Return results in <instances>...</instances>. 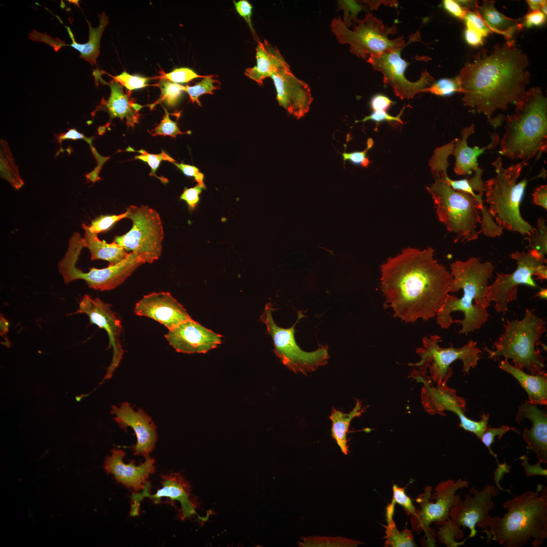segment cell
<instances>
[{"instance_id":"14","label":"cell","mask_w":547,"mask_h":547,"mask_svg":"<svg viewBox=\"0 0 547 547\" xmlns=\"http://www.w3.org/2000/svg\"><path fill=\"white\" fill-rule=\"evenodd\" d=\"M127 218L132 222L126 233L114 237L113 242L143 258L145 263L158 259L162 251L164 230L159 214L147 206L131 205Z\"/></svg>"},{"instance_id":"55","label":"cell","mask_w":547,"mask_h":547,"mask_svg":"<svg viewBox=\"0 0 547 547\" xmlns=\"http://www.w3.org/2000/svg\"><path fill=\"white\" fill-rule=\"evenodd\" d=\"M522 460L521 465L523 466L526 475L533 476L540 475L546 476L547 470L541 466V463L538 462L534 465H530L528 462V459L526 455H524L520 458Z\"/></svg>"},{"instance_id":"31","label":"cell","mask_w":547,"mask_h":547,"mask_svg":"<svg viewBox=\"0 0 547 547\" xmlns=\"http://www.w3.org/2000/svg\"><path fill=\"white\" fill-rule=\"evenodd\" d=\"M492 32L501 34L506 41L513 40V36L523 28V23L505 16L499 12L492 1H484L475 10Z\"/></svg>"},{"instance_id":"28","label":"cell","mask_w":547,"mask_h":547,"mask_svg":"<svg viewBox=\"0 0 547 547\" xmlns=\"http://www.w3.org/2000/svg\"><path fill=\"white\" fill-rule=\"evenodd\" d=\"M474 124L462 129L461 138H455L452 154L455 158L454 172L460 176L470 175L479 168L478 158L487 149L494 148L499 142V137L496 132L491 135V141L483 147H470L467 144L469 137L474 133Z\"/></svg>"},{"instance_id":"5","label":"cell","mask_w":547,"mask_h":547,"mask_svg":"<svg viewBox=\"0 0 547 547\" xmlns=\"http://www.w3.org/2000/svg\"><path fill=\"white\" fill-rule=\"evenodd\" d=\"M514 113L505 118L498 153L526 166L547 151V99L539 87L527 90Z\"/></svg>"},{"instance_id":"63","label":"cell","mask_w":547,"mask_h":547,"mask_svg":"<svg viewBox=\"0 0 547 547\" xmlns=\"http://www.w3.org/2000/svg\"><path fill=\"white\" fill-rule=\"evenodd\" d=\"M547 291L546 289H542L537 294V296H538L542 298H546Z\"/></svg>"},{"instance_id":"42","label":"cell","mask_w":547,"mask_h":547,"mask_svg":"<svg viewBox=\"0 0 547 547\" xmlns=\"http://www.w3.org/2000/svg\"><path fill=\"white\" fill-rule=\"evenodd\" d=\"M103 72L112 77L113 80L120 83L130 91L145 88L148 86V82L152 79L140 75H132L126 71H123L116 76H112L104 71Z\"/></svg>"},{"instance_id":"6","label":"cell","mask_w":547,"mask_h":547,"mask_svg":"<svg viewBox=\"0 0 547 547\" xmlns=\"http://www.w3.org/2000/svg\"><path fill=\"white\" fill-rule=\"evenodd\" d=\"M492 165L495 176L484 181L485 201L495 223L503 229L526 236L534 227L522 217L520 205L529 180H518L523 168L522 162L504 168L501 158L498 157Z\"/></svg>"},{"instance_id":"43","label":"cell","mask_w":547,"mask_h":547,"mask_svg":"<svg viewBox=\"0 0 547 547\" xmlns=\"http://www.w3.org/2000/svg\"><path fill=\"white\" fill-rule=\"evenodd\" d=\"M165 114L159 125L149 132L153 136L157 135L170 136L171 137H176L179 134L188 133L180 130L177 123L172 120L169 116V113L164 108Z\"/></svg>"},{"instance_id":"33","label":"cell","mask_w":547,"mask_h":547,"mask_svg":"<svg viewBox=\"0 0 547 547\" xmlns=\"http://www.w3.org/2000/svg\"><path fill=\"white\" fill-rule=\"evenodd\" d=\"M362 404L357 400L355 407L348 413H344L333 408L329 418L332 422L331 435L345 455L348 454L347 433L351 421L355 417H360L364 412Z\"/></svg>"},{"instance_id":"53","label":"cell","mask_w":547,"mask_h":547,"mask_svg":"<svg viewBox=\"0 0 547 547\" xmlns=\"http://www.w3.org/2000/svg\"><path fill=\"white\" fill-rule=\"evenodd\" d=\"M546 16L540 10L529 11L525 16L523 26L527 28L541 26L545 23Z\"/></svg>"},{"instance_id":"21","label":"cell","mask_w":547,"mask_h":547,"mask_svg":"<svg viewBox=\"0 0 547 547\" xmlns=\"http://www.w3.org/2000/svg\"><path fill=\"white\" fill-rule=\"evenodd\" d=\"M277 100L289 114L299 119L307 113L313 99L310 88L291 72L289 65L273 73Z\"/></svg>"},{"instance_id":"52","label":"cell","mask_w":547,"mask_h":547,"mask_svg":"<svg viewBox=\"0 0 547 547\" xmlns=\"http://www.w3.org/2000/svg\"><path fill=\"white\" fill-rule=\"evenodd\" d=\"M235 8L240 16L243 17L248 23L251 32L255 38L256 36L251 23V16L252 6L251 4L246 0H240L238 2L233 1Z\"/></svg>"},{"instance_id":"18","label":"cell","mask_w":547,"mask_h":547,"mask_svg":"<svg viewBox=\"0 0 547 547\" xmlns=\"http://www.w3.org/2000/svg\"><path fill=\"white\" fill-rule=\"evenodd\" d=\"M471 494L466 495L464 501L461 500L450 511L451 522L454 525L467 527L470 530L468 537L477 535V526L487 529L490 517L489 511L494 507L492 498L499 494V490L493 485L487 484L481 491L474 487L470 489Z\"/></svg>"},{"instance_id":"12","label":"cell","mask_w":547,"mask_h":547,"mask_svg":"<svg viewBox=\"0 0 547 547\" xmlns=\"http://www.w3.org/2000/svg\"><path fill=\"white\" fill-rule=\"evenodd\" d=\"M510 256L516 260V269L510 274L497 273L495 280L487 286L485 292L486 301L490 304L493 302L496 311L503 315L508 310L509 304L517 300L519 285L536 288L538 286L533 276L541 281L547 279L545 258H541L529 250L527 252L516 251Z\"/></svg>"},{"instance_id":"46","label":"cell","mask_w":547,"mask_h":547,"mask_svg":"<svg viewBox=\"0 0 547 547\" xmlns=\"http://www.w3.org/2000/svg\"><path fill=\"white\" fill-rule=\"evenodd\" d=\"M198 74L192 69L188 67L177 68L168 73H163L161 79H165L172 82L181 84L187 83L198 77H204Z\"/></svg>"},{"instance_id":"37","label":"cell","mask_w":547,"mask_h":547,"mask_svg":"<svg viewBox=\"0 0 547 547\" xmlns=\"http://www.w3.org/2000/svg\"><path fill=\"white\" fill-rule=\"evenodd\" d=\"M157 86L161 90L160 97L155 102L149 105L150 109L162 102L169 106H174L180 100L182 93L184 92L185 86L165 79H161Z\"/></svg>"},{"instance_id":"26","label":"cell","mask_w":547,"mask_h":547,"mask_svg":"<svg viewBox=\"0 0 547 547\" xmlns=\"http://www.w3.org/2000/svg\"><path fill=\"white\" fill-rule=\"evenodd\" d=\"M125 456L123 450L113 449L105 460L104 468L107 473L113 475L118 482L138 491L143 488L149 476L154 472V459L147 457L143 463L137 466L132 461L125 463Z\"/></svg>"},{"instance_id":"44","label":"cell","mask_w":547,"mask_h":547,"mask_svg":"<svg viewBox=\"0 0 547 547\" xmlns=\"http://www.w3.org/2000/svg\"><path fill=\"white\" fill-rule=\"evenodd\" d=\"M127 213L126 211L119 215H101L91 222V225H88V228L91 232L97 234L107 231L116 222L127 218Z\"/></svg>"},{"instance_id":"45","label":"cell","mask_w":547,"mask_h":547,"mask_svg":"<svg viewBox=\"0 0 547 547\" xmlns=\"http://www.w3.org/2000/svg\"><path fill=\"white\" fill-rule=\"evenodd\" d=\"M510 431H513L519 434H520L518 429L507 425H502L498 427H487L481 439L483 444L488 448L490 453L496 459L497 462L498 461L497 459V455L494 453L491 449V445L494 442L496 436H497L498 439L500 440L506 433Z\"/></svg>"},{"instance_id":"27","label":"cell","mask_w":547,"mask_h":547,"mask_svg":"<svg viewBox=\"0 0 547 547\" xmlns=\"http://www.w3.org/2000/svg\"><path fill=\"white\" fill-rule=\"evenodd\" d=\"M525 418L530 420L532 426L526 428L522 438L527 444V448L534 452L540 463H547V414L539 409L536 405L526 401L519 407L516 421L521 423Z\"/></svg>"},{"instance_id":"23","label":"cell","mask_w":547,"mask_h":547,"mask_svg":"<svg viewBox=\"0 0 547 547\" xmlns=\"http://www.w3.org/2000/svg\"><path fill=\"white\" fill-rule=\"evenodd\" d=\"M135 313L156 321L170 330L191 319L185 308L168 292H153L136 303Z\"/></svg>"},{"instance_id":"47","label":"cell","mask_w":547,"mask_h":547,"mask_svg":"<svg viewBox=\"0 0 547 547\" xmlns=\"http://www.w3.org/2000/svg\"><path fill=\"white\" fill-rule=\"evenodd\" d=\"M373 144V140L371 138H369L367 141V146L365 149L363 151L351 152H344L341 154L343 160L344 162L348 161L354 165L367 167L370 164V161L367 156V153L372 147Z\"/></svg>"},{"instance_id":"41","label":"cell","mask_w":547,"mask_h":547,"mask_svg":"<svg viewBox=\"0 0 547 547\" xmlns=\"http://www.w3.org/2000/svg\"><path fill=\"white\" fill-rule=\"evenodd\" d=\"M439 538L441 541L446 544L448 546H457L464 544V541L457 542L454 538L456 536L457 539H461L463 536V531L459 529V527L453 524L450 520L447 521L440 528V531L438 532Z\"/></svg>"},{"instance_id":"60","label":"cell","mask_w":547,"mask_h":547,"mask_svg":"<svg viewBox=\"0 0 547 547\" xmlns=\"http://www.w3.org/2000/svg\"><path fill=\"white\" fill-rule=\"evenodd\" d=\"M511 468V465H507L505 462L500 464L497 462V467L496 471L494 472V481L496 484L497 488L501 490L509 492L511 493L509 490H504L502 489L500 485L499 481L501 480L504 474L510 473Z\"/></svg>"},{"instance_id":"29","label":"cell","mask_w":547,"mask_h":547,"mask_svg":"<svg viewBox=\"0 0 547 547\" xmlns=\"http://www.w3.org/2000/svg\"><path fill=\"white\" fill-rule=\"evenodd\" d=\"M256 65L246 69L245 74L249 78L263 85V80L270 77L279 69L289 66L279 51L266 41H260L256 48Z\"/></svg>"},{"instance_id":"16","label":"cell","mask_w":547,"mask_h":547,"mask_svg":"<svg viewBox=\"0 0 547 547\" xmlns=\"http://www.w3.org/2000/svg\"><path fill=\"white\" fill-rule=\"evenodd\" d=\"M468 482L461 479L456 482L448 480L440 482L435 488V493L431 496L432 487L427 486L424 492L418 496L416 501L420 505L415 516H411V522L413 530L424 531L427 541L431 546L435 544V533L430 525L436 523L443 526L449 520L450 509L461 499L456 495L459 489L468 487Z\"/></svg>"},{"instance_id":"19","label":"cell","mask_w":547,"mask_h":547,"mask_svg":"<svg viewBox=\"0 0 547 547\" xmlns=\"http://www.w3.org/2000/svg\"><path fill=\"white\" fill-rule=\"evenodd\" d=\"M74 314H86L91 324L96 325L107 333L109 344L113 350L112 361L105 376L106 378H110L119 365L124 353L120 340L123 330L121 320L112 311L110 304L89 295L82 297Z\"/></svg>"},{"instance_id":"17","label":"cell","mask_w":547,"mask_h":547,"mask_svg":"<svg viewBox=\"0 0 547 547\" xmlns=\"http://www.w3.org/2000/svg\"><path fill=\"white\" fill-rule=\"evenodd\" d=\"M402 50L369 56L366 61L374 69L382 73L384 83L393 87L397 96L401 99H410L416 94L423 92L436 81L426 71L421 73L420 77L416 82L408 81L405 76V71L409 63L401 57Z\"/></svg>"},{"instance_id":"24","label":"cell","mask_w":547,"mask_h":547,"mask_svg":"<svg viewBox=\"0 0 547 547\" xmlns=\"http://www.w3.org/2000/svg\"><path fill=\"white\" fill-rule=\"evenodd\" d=\"M111 412L115 415V421L120 427L133 428L137 438L134 446V454L141 455L145 458L155 447L157 440V427L151 418L141 409L135 411L127 402L123 403L120 407L113 406Z\"/></svg>"},{"instance_id":"34","label":"cell","mask_w":547,"mask_h":547,"mask_svg":"<svg viewBox=\"0 0 547 547\" xmlns=\"http://www.w3.org/2000/svg\"><path fill=\"white\" fill-rule=\"evenodd\" d=\"M484 170L478 168L474 171V175L470 178L459 180H453L448 176L446 172H440L445 180L453 189L467 193L473 197L478 202L480 212L487 209L484 203L483 197L484 194V181L482 179V174Z\"/></svg>"},{"instance_id":"56","label":"cell","mask_w":547,"mask_h":547,"mask_svg":"<svg viewBox=\"0 0 547 547\" xmlns=\"http://www.w3.org/2000/svg\"><path fill=\"white\" fill-rule=\"evenodd\" d=\"M186 176L193 177L198 184H204L203 180L204 175L200 172L199 169L194 166L183 163H173Z\"/></svg>"},{"instance_id":"20","label":"cell","mask_w":547,"mask_h":547,"mask_svg":"<svg viewBox=\"0 0 547 547\" xmlns=\"http://www.w3.org/2000/svg\"><path fill=\"white\" fill-rule=\"evenodd\" d=\"M161 483L162 487L155 494H150V484L146 482L141 492L132 494L131 516H136L139 514L140 502L145 497L152 499L155 503L160 502L163 497L169 499L172 502L179 501L181 507V517L183 519L196 514L197 504L191 496L190 485L179 473L164 476Z\"/></svg>"},{"instance_id":"40","label":"cell","mask_w":547,"mask_h":547,"mask_svg":"<svg viewBox=\"0 0 547 547\" xmlns=\"http://www.w3.org/2000/svg\"><path fill=\"white\" fill-rule=\"evenodd\" d=\"M423 92H429L437 96H449L456 92L461 93V89L457 77L454 79L443 78L435 82Z\"/></svg>"},{"instance_id":"25","label":"cell","mask_w":547,"mask_h":547,"mask_svg":"<svg viewBox=\"0 0 547 547\" xmlns=\"http://www.w3.org/2000/svg\"><path fill=\"white\" fill-rule=\"evenodd\" d=\"M93 74L96 84L100 83L110 87V94L107 100L104 98L101 100L92 114L98 111L104 110L108 113L110 120L115 118L125 119L128 127H134L139 122L140 115L138 111L143 106L134 103L130 94L125 93L123 86L120 83L113 80L109 82L103 80L101 76L102 70L97 69L93 71Z\"/></svg>"},{"instance_id":"61","label":"cell","mask_w":547,"mask_h":547,"mask_svg":"<svg viewBox=\"0 0 547 547\" xmlns=\"http://www.w3.org/2000/svg\"><path fill=\"white\" fill-rule=\"evenodd\" d=\"M526 2L529 7V11H541L542 8L546 5V1L544 0H528Z\"/></svg>"},{"instance_id":"50","label":"cell","mask_w":547,"mask_h":547,"mask_svg":"<svg viewBox=\"0 0 547 547\" xmlns=\"http://www.w3.org/2000/svg\"><path fill=\"white\" fill-rule=\"evenodd\" d=\"M206 187L205 184H198L196 186L189 188H185L180 196V200L185 201L189 210L192 211L200 200V194Z\"/></svg>"},{"instance_id":"2","label":"cell","mask_w":547,"mask_h":547,"mask_svg":"<svg viewBox=\"0 0 547 547\" xmlns=\"http://www.w3.org/2000/svg\"><path fill=\"white\" fill-rule=\"evenodd\" d=\"M528 66L527 55L515 40L482 49L457 76L463 105L484 114L489 122L497 110H505L522 100L530 81Z\"/></svg>"},{"instance_id":"4","label":"cell","mask_w":547,"mask_h":547,"mask_svg":"<svg viewBox=\"0 0 547 547\" xmlns=\"http://www.w3.org/2000/svg\"><path fill=\"white\" fill-rule=\"evenodd\" d=\"M503 517H490L484 532L490 540L506 547H519L533 539L534 547L547 537V487L538 484L529 490L505 501Z\"/></svg>"},{"instance_id":"35","label":"cell","mask_w":547,"mask_h":547,"mask_svg":"<svg viewBox=\"0 0 547 547\" xmlns=\"http://www.w3.org/2000/svg\"><path fill=\"white\" fill-rule=\"evenodd\" d=\"M395 504V502L391 501L386 509L387 525L384 526L385 528L384 546L390 547L417 546L412 532L410 530L405 528L402 531H400L397 529L393 520Z\"/></svg>"},{"instance_id":"36","label":"cell","mask_w":547,"mask_h":547,"mask_svg":"<svg viewBox=\"0 0 547 547\" xmlns=\"http://www.w3.org/2000/svg\"><path fill=\"white\" fill-rule=\"evenodd\" d=\"M525 240L528 242L530 248L529 251L545 259L547 253V226L543 218H538L536 227L526 235Z\"/></svg>"},{"instance_id":"48","label":"cell","mask_w":547,"mask_h":547,"mask_svg":"<svg viewBox=\"0 0 547 547\" xmlns=\"http://www.w3.org/2000/svg\"><path fill=\"white\" fill-rule=\"evenodd\" d=\"M392 501L402 506L407 515H416L417 510L413 505L410 498L406 494L405 488H401L394 484Z\"/></svg>"},{"instance_id":"32","label":"cell","mask_w":547,"mask_h":547,"mask_svg":"<svg viewBox=\"0 0 547 547\" xmlns=\"http://www.w3.org/2000/svg\"><path fill=\"white\" fill-rule=\"evenodd\" d=\"M82 226L85 231L83 242L84 247L87 248L91 253L92 260H103L108 261L109 264H115L128 255L127 251L115 242L107 243L104 241H101L97 233L89 230L88 225L83 223Z\"/></svg>"},{"instance_id":"59","label":"cell","mask_w":547,"mask_h":547,"mask_svg":"<svg viewBox=\"0 0 547 547\" xmlns=\"http://www.w3.org/2000/svg\"><path fill=\"white\" fill-rule=\"evenodd\" d=\"M464 36L467 43L473 47H478L483 44L484 37L472 28L466 27Z\"/></svg>"},{"instance_id":"22","label":"cell","mask_w":547,"mask_h":547,"mask_svg":"<svg viewBox=\"0 0 547 547\" xmlns=\"http://www.w3.org/2000/svg\"><path fill=\"white\" fill-rule=\"evenodd\" d=\"M165 337L177 352L205 354L221 343L222 336L191 319L169 330Z\"/></svg>"},{"instance_id":"57","label":"cell","mask_w":547,"mask_h":547,"mask_svg":"<svg viewBox=\"0 0 547 547\" xmlns=\"http://www.w3.org/2000/svg\"><path fill=\"white\" fill-rule=\"evenodd\" d=\"M533 203L547 210V185H541L536 187L532 193Z\"/></svg>"},{"instance_id":"49","label":"cell","mask_w":547,"mask_h":547,"mask_svg":"<svg viewBox=\"0 0 547 547\" xmlns=\"http://www.w3.org/2000/svg\"><path fill=\"white\" fill-rule=\"evenodd\" d=\"M464 19L466 27L476 30L484 37L492 32L480 16L475 11H468Z\"/></svg>"},{"instance_id":"30","label":"cell","mask_w":547,"mask_h":547,"mask_svg":"<svg viewBox=\"0 0 547 547\" xmlns=\"http://www.w3.org/2000/svg\"><path fill=\"white\" fill-rule=\"evenodd\" d=\"M499 368L513 376L526 392L529 402L535 405L547 404V374L545 372L527 374L523 370L511 365L507 360H501Z\"/></svg>"},{"instance_id":"11","label":"cell","mask_w":547,"mask_h":547,"mask_svg":"<svg viewBox=\"0 0 547 547\" xmlns=\"http://www.w3.org/2000/svg\"><path fill=\"white\" fill-rule=\"evenodd\" d=\"M274 310L271 303H266L260 321L266 326L273 341L274 353L282 363L293 372L304 375L326 365L329 359L327 345H321L317 350L307 352L296 343L294 327L304 315L299 312L295 323L290 328H284L275 322L272 316Z\"/></svg>"},{"instance_id":"3","label":"cell","mask_w":547,"mask_h":547,"mask_svg":"<svg viewBox=\"0 0 547 547\" xmlns=\"http://www.w3.org/2000/svg\"><path fill=\"white\" fill-rule=\"evenodd\" d=\"M450 269L453 280L449 292L462 289L463 295L458 298L449 294L436 316V322L443 329L453 323L459 324L458 333L467 335L480 329L489 317L486 308L490 303L485 299V292L494 266L490 261L482 262L472 257L453 262Z\"/></svg>"},{"instance_id":"13","label":"cell","mask_w":547,"mask_h":547,"mask_svg":"<svg viewBox=\"0 0 547 547\" xmlns=\"http://www.w3.org/2000/svg\"><path fill=\"white\" fill-rule=\"evenodd\" d=\"M441 341V338L438 335L423 337L422 346L416 350L420 361L409 365L426 372L428 369L432 381L437 384H446L452 375L450 366L454 362L461 360L462 372L468 374L477 365L482 351L477 347V342L473 340L458 348L452 344L448 347H442L439 345Z\"/></svg>"},{"instance_id":"62","label":"cell","mask_w":547,"mask_h":547,"mask_svg":"<svg viewBox=\"0 0 547 547\" xmlns=\"http://www.w3.org/2000/svg\"><path fill=\"white\" fill-rule=\"evenodd\" d=\"M456 1L462 8L468 11H471L472 9L475 10L478 6V2L476 1L459 0Z\"/></svg>"},{"instance_id":"1","label":"cell","mask_w":547,"mask_h":547,"mask_svg":"<svg viewBox=\"0 0 547 547\" xmlns=\"http://www.w3.org/2000/svg\"><path fill=\"white\" fill-rule=\"evenodd\" d=\"M384 305L405 323L436 316L449 295L450 271L435 258V250L408 247L381 265Z\"/></svg>"},{"instance_id":"8","label":"cell","mask_w":547,"mask_h":547,"mask_svg":"<svg viewBox=\"0 0 547 547\" xmlns=\"http://www.w3.org/2000/svg\"><path fill=\"white\" fill-rule=\"evenodd\" d=\"M434 182L426 188L434 203L439 220L455 235V242H468L478 239L481 216L478 202L471 195L456 191L439 173H433Z\"/></svg>"},{"instance_id":"15","label":"cell","mask_w":547,"mask_h":547,"mask_svg":"<svg viewBox=\"0 0 547 547\" xmlns=\"http://www.w3.org/2000/svg\"><path fill=\"white\" fill-rule=\"evenodd\" d=\"M426 373L425 371L414 369L410 374L412 378L423 384L421 399L425 411L432 415L445 416L446 411L454 413L459 417V426L465 431L474 434L481 440L488 427L489 414H483L479 421L466 417L464 399L458 396L456 391L446 384L432 385V380Z\"/></svg>"},{"instance_id":"54","label":"cell","mask_w":547,"mask_h":547,"mask_svg":"<svg viewBox=\"0 0 547 547\" xmlns=\"http://www.w3.org/2000/svg\"><path fill=\"white\" fill-rule=\"evenodd\" d=\"M394 102L383 94H376L371 99L370 105L373 111L386 110L394 104Z\"/></svg>"},{"instance_id":"7","label":"cell","mask_w":547,"mask_h":547,"mask_svg":"<svg viewBox=\"0 0 547 547\" xmlns=\"http://www.w3.org/2000/svg\"><path fill=\"white\" fill-rule=\"evenodd\" d=\"M503 328V333L494 343L493 349L486 345L483 348L488 358L495 360L503 357L511 359L514 366L533 374L545 372V359L536 349L538 341L546 331L545 321L533 309L526 308L521 320H507Z\"/></svg>"},{"instance_id":"51","label":"cell","mask_w":547,"mask_h":547,"mask_svg":"<svg viewBox=\"0 0 547 547\" xmlns=\"http://www.w3.org/2000/svg\"><path fill=\"white\" fill-rule=\"evenodd\" d=\"M405 107H403L402 110L400 111L399 115L397 116H393L388 114L386 111H373L370 115L366 116L364 119L361 120L356 121L355 123L363 122H365L369 121H373L377 123H379L383 122H397L401 124L404 123L401 120L400 116L403 113Z\"/></svg>"},{"instance_id":"39","label":"cell","mask_w":547,"mask_h":547,"mask_svg":"<svg viewBox=\"0 0 547 547\" xmlns=\"http://www.w3.org/2000/svg\"><path fill=\"white\" fill-rule=\"evenodd\" d=\"M138 152H140V154L135 156V159L140 160L148 164L151 169L149 175L157 177L164 184L167 183L168 180L165 177L158 176L155 174L156 171L161 162L163 161H168L172 163H175L176 161L164 151L159 154L149 153L142 149L138 151Z\"/></svg>"},{"instance_id":"10","label":"cell","mask_w":547,"mask_h":547,"mask_svg":"<svg viewBox=\"0 0 547 547\" xmlns=\"http://www.w3.org/2000/svg\"><path fill=\"white\" fill-rule=\"evenodd\" d=\"M359 22L353 30L348 29L339 17L334 18L331 23V30L338 42L349 44V51L357 56L366 59L368 55L377 56L402 49L406 46L402 36L394 40L388 37V34L397 32L396 26L389 27L384 25L371 13Z\"/></svg>"},{"instance_id":"38","label":"cell","mask_w":547,"mask_h":547,"mask_svg":"<svg viewBox=\"0 0 547 547\" xmlns=\"http://www.w3.org/2000/svg\"><path fill=\"white\" fill-rule=\"evenodd\" d=\"M213 75L205 76L203 80L197 83L194 86H185L184 92H186L190 98V100L193 103L201 106L199 100V98L201 95L205 94H213V91L219 88L218 84H220L218 80L214 79Z\"/></svg>"},{"instance_id":"9","label":"cell","mask_w":547,"mask_h":547,"mask_svg":"<svg viewBox=\"0 0 547 547\" xmlns=\"http://www.w3.org/2000/svg\"><path fill=\"white\" fill-rule=\"evenodd\" d=\"M83 238L77 232L71 235L64 257L58 263V270L65 284L76 280H84L91 288L100 291L112 290L122 284L141 265L143 258L131 252L123 260L103 268L92 267L83 272L76 266L84 248Z\"/></svg>"},{"instance_id":"58","label":"cell","mask_w":547,"mask_h":547,"mask_svg":"<svg viewBox=\"0 0 547 547\" xmlns=\"http://www.w3.org/2000/svg\"><path fill=\"white\" fill-rule=\"evenodd\" d=\"M443 4L444 9L448 13L459 19H464L465 14L468 12L462 8L456 1L444 0Z\"/></svg>"}]
</instances>
